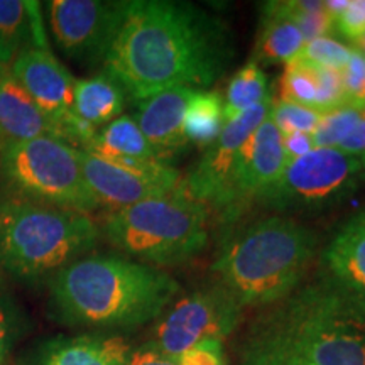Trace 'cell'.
Listing matches in <instances>:
<instances>
[{
    "label": "cell",
    "instance_id": "f35d334b",
    "mask_svg": "<svg viewBox=\"0 0 365 365\" xmlns=\"http://www.w3.org/2000/svg\"><path fill=\"white\" fill-rule=\"evenodd\" d=\"M242 365H294V364H242Z\"/></svg>",
    "mask_w": 365,
    "mask_h": 365
},
{
    "label": "cell",
    "instance_id": "603a6c76",
    "mask_svg": "<svg viewBox=\"0 0 365 365\" xmlns=\"http://www.w3.org/2000/svg\"><path fill=\"white\" fill-rule=\"evenodd\" d=\"M225 125L223 98L217 91H195L185 115V134L190 145L208 148Z\"/></svg>",
    "mask_w": 365,
    "mask_h": 365
},
{
    "label": "cell",
    "instance_id": "4fadbf2b",
    "mask_svg": "<svg viewBox=\"0 0 365 365\" xmlns=\"http://www.w3.org/2000/svg\"><path fill=\"white\" fill-rule=\"evenodd\" d=\"M272 95L239 117L225 122L215 140L208 145L200 161L181 178L180 188L195 202L205 205L210 213H215L225 196L239 164L242 149L254 130L271 113Z\"/></svg>",
    "mask_w": 365,
    "mask_h": 365
},
{
    "label": "cell",
    "instance_id": "cb8c5ba5",
    "mask_svg": "<svg viewBox=\"0 0 365 365\" xmlns=\"http://www.w3.org/2000/svg\"><path fill=\"white\" fill-rule=\"evenodd\" d=\"M269 95L267 76L255 61H249L232 76L223 98V117L225 122L239 117L261 103Z\"/></svg>",
    "mask_w": 365,
    "mask_h": 365
},
{
    "label": "cell",
    "instance_id": "4dcf8cb0",
    "mask_svg": "<svg viewBox=\"0 0 365 365\" xmlns=\"http://www.w3.org/2000/svg\"><path fill=\"white\" fill-rule=\"evenodd\" d=\"M333 29L346 41L357 44L365 38V0H346V6L333 21Z\"/></svg>",
    "mask_w": 365,
    "mask_h": 365
},
{
    "label": "cell",
    "instance_id": "d6986e66",
    "mask_svg": "<svg viewBox=\"0 0 365 365\" xmlns=\"http://www.w3.org/2000/svg\"><path fill=\"white\" fill-rule=\"evenodd\" d=\"M303 33L296 22L281 11L277 2L262 6V17L255 38L254 59L261 65H291L298 61L304 48Z\"/></svg>",
    "mask_w": 365,
    "mask_h": 365
},
{
    "label": "cell",
    "instance_id": "7a4b0ae2",
    "mask_svg": "<svg viewBox=\"0 0 365 365\" xmlns=\"http://www.w3.org/2000/svg\"><path fill=\"white\" fill-rule=\"evenodd\" d=\"M240 355L242 364L365 365V304L322 274L264 307Z\"/></svg>",
    "mask_w": 365,
    "mask_h": 365
},
{
    "label": "cell",
    "instance_id": "7402d4cb",
    "mask_svg": "<svg viewBox=\"0 0 365 365\" xmlns=\"http://www.w3.org/2000/svg\"><path fill=\"white\" fill-rule=\"evenodd\" d=\"M83 150L120 163L161 161L139 129L135 118L130 115H120L102 127Z\"/></svg>",
    "mask_w": 365,
    "mask_h": 365
},
{
    "label": "cell",
    "instance_id": "e0dca14e",
    "mask_svg": "<svg viewBox=\"0 0 365 365\" xmlns=\"http://www.w3.org/2000/svg\"><path fill=\"white\" fill-rule=\"evenodd\" d=\"M36 137L61 139V134L14 76L11 65H0V145Z\"/></svg>",
    "mask_w": 365,
    "mask_h": 365
},
{
    "label": "cell",
    "instance_id": "ffe728a7",
    "mask_svg": "<svg viewBox=\"0 0 365 365\" xmlns=\"http://www.w3.org/2000/svg\"><path fill=\"white\" fill-rule=\"evenodd\" d=\"M125 98L127 93L122 85L102 70L90 78L76 80L73 113L81 122L100 130L122 115Z\"/></svg>",
    "mask_w": 365,
    "mask_h": 365
},
{
    "label": "cell",
    "instance_id": "7c38bea8",
    "mask_svg": "<svg viewBox=\"0 0 365 365\" xmlns=\"http://www.w3.org/2000/svg\"><path fill=\"white\" fill-rule=\"evenodd\" d=\"M80 161L91 198L107 213L171 193L181 181L180 173L161 161H110L83 149H80Z\"/></svg>",
    "mask_w": 365,
    "mask_h": 365
},
{
    "label": "cell",
    "instance_id": "d6a6232c",
    "mask_svg": "<svg viewBox=\"0 0 365 365\" xmlns=\"http://www.w3.org/2000/svg\"><path fill=\"white\" fill-rule=\"evenodd\" d=\"M180 365H227L222 340H203L178 357Z\"/></svg>",
    "mask_w": 365,
    "mask_h": 365
},
{
    "label": "cell",
    "instance_id": "9c48e42d",
    "mask_svg": "<svg viewBox=\"0 0 365 365\" xmlns=\"http://www.w3.org/2000/svg\"><path fill=\"white\" fill-rule=\"evenodd\" d=\"M244 308L218 282L185 294L158 318L149 344L178 359L203 340H225L240 325Z\"/></svg>",
    "mask_w": 365,
    "mask_h": 365
},
{
    "label": "cell",
    "instance_id": "8fae6325",
    "mask_svg": "<svg viewBox=\"0 0 365 365\" xmlns=\"http://www.w3.org/2000/svg\"><path fill=\"white\" fill-rule=\"evenodd\" d=\"M11 70L36 105L58 125L61 139L85 149L98 130L73 113L76 78L54 58L51 49L43 46L22 49L12 61Z\"/></svg>",
    "mask_w": 365,
    "mask_h": 365
},
{
    "label": "cell",
    "instance_id": "9a60e30c",
    "mask_svg": "<svg viewBox=\"0 0 365 365\" xmlns=\"http://www.w3.org/2000/svg\"><path fill=\"white\" fill-rule=\"evenodd\" d=\"M193 93L188 88H170L137 102V125L163 163L170 164L190 148L185 115Z\"/></svg>",
    "mask_w": 365,
    "mask_h": 365
},
{
    "label": "cell",
    "instance_id": "f1b7e54d",
    "mask_svg": "<svg viewBox=\"0 0 365 365\" xmlns=\"http://www.w3.org/2000/svg\"><path fill=\"white\" fill-rule=\"evenodd\" d=\"M322 112L314 108L304 107V105L286 102V100H274L271 108V117L274 124L277 125L281 135L293 134V132H304L313 134L317 125L322 120Z\"/></svg>",
    "mask_w": 365,
    "mask_h": 365
},
{
    "label": "cell",
    "instance_id": "6da1fadb",
    "mask_svg": "<svg viewBox=\"0 0 365 365\" xmlns=\"http://www.w3.org/2000/svg\"><path fill=\"white\" fill-rule=\"evenodd\" d=\"M234 56V34L205 9L175 0H130L102 70L140 102L170 88L207 91Z\"/></svg>",
    "mask_w": 365,
    "mask_h": 365
},
{
    "label": "cell",
    "instance_id": "d590c367",
    "mask_svg": "<svg viewBox=\"0 0 365 365\" xmlns=\"http://www.w3.org/2000/svg\"><path fill=\"white\" fill-rule=\"evenodd\" d=\"M339 149L344 150V153H346V154H350V156H355V158H360L364 154V150H365V108H362V118H360V122L355 125V129L350 132V134L346 135L344 140H341Z\"/></svg>",
    "mask_w": 365,
    "mask_h": 365
},
{
    "label": "cell",
    "instance_id": "8992f818",
    "mask_svg": "<svg viewBox=\"0 0 365 365\" xmlns=\"http://www.w3.org/2000/svg\"><path fill=\"white\" fill-rule=\"evenodd\" d=\"M210 212L178 185L171 193L107 213L100 232L125 257L153 267L180 266L208 244Z\"/></svg>",
    "mask_w": 365,
    "mask_h": 365
},
{
    "label": "cell",
    "instance_id": "277c9868",
    "mask_svg": "<svg viewBox=\"0 0 365 365\" xmlns=\"http://www.w3.org/2000/svg\"><path fill=\"white\" fill-rule=\"evenodd\" d=\"M317 249L313 228L291 217L271 215L227 237L212 269L242 308L269 307L299 286Z\"/></svg>",
    "mask_w": 365,
    "mask_h": 365
},
{
    "label": "cell",
    "instance_id": "484cf974",
    "mask_svg": "<svg viewBox=\"0 0 365 365\" xmlns=\"http://www.w3.org/2000/svg\"><path fill=\"white\" fill-rule=\"evenodd\" d=\"M277 6L287 17L296 22L303 33L304 41L328 36L333 31V17L328 12L325 2H301V0H284Z\"/></svg>",
    "mask_w": 365,
    "mask_h": 365
},
{
    "label": "cell",
    "instance_id": "e575fe53",
    "mask_svg": "<svg viewBox=\"0 0 365 365\" xmlns=\"http://www.w3.org/2000/svg\"><path fill=\"white\" fill-rule=\"evenodd\" d=\"M282 148H284L286 161H293L304 154H308L309 150H313L317 145L313 143L312 134H304V132H293V134L282 135Z\"/></svg>",
    "mask_w": 365,
    "mask_h": 365
},
{
    "label": "cell",
    "instance_id": "ba28073f",
    "mask_svg": "<svg viewBox=\"0 0 365 365\" xmlns=\"http://www.w3.org/2000/svg\"><path fill=\"white\" fill-rule=\"evenodd\" d=\"M362 180L360 158L339 148H314L286 163L279 180L259 198L257 205L281 215H314L349 200Z\"/></svg>",
    "mask_w": 365,
    "mask_h": 365
},
{
    "label": "cell",
    "instance_id": "52a82bcc",
    "mask_svg": "<svg viewBox=\"0 0 365 365\" xmlns=\"http://www.w3.org/2000/svg\"><path fill=\"white\" fill-rule=\"evenodd\" d=\"M0 185L9 195L6 200L81 213L97 210L81 170L80 149L56 137L0 145Z\"/></svg>",
    "mask_w": 365,
    "mask_h": 365
},
{
    "label": "cell",
    "instance_id": "2e32d148",
    "mask_svg": "<svg viewBox=\"0 0 365 365\" xmlns=\"http://www.w3.org/2000/svg\"><path fill=\"white\" fill-rule=\"evenodd\" d=\"M130 341L113 333L54 336L31 354L27 365H127Z\"/></svg>",
    "mask_w": 365,
    "mask_h": 365
},
{
    "label": "cell",
    "instance_id": "74e56055",
    "mask_svg": "<svg viewBox=\"0 0 365 365\" xmlns=\"http://www.w3.org/2000/svg\"><path fill=\"white\" fill-rule=\"evenodd\" d=\"M360 164H362V180L365 182V150H364L362 156H360Z\"/></svg>",
    "mask_w": 365,
    "mask_h": 365
},
{
    "label": "cell",
    "instance_id": "4316f807",
    "mask_svg": "<svg viewBox=\"0 0 365 365\" xmlns=\"http://www.w3.org/2000/svg\"><path fill=\"white\" fill-rule=\"evenodd\" d=\"M362 118V107L344 105L323 113L322 120L313 130V143L317 148H339L341 140L355 129Z\"/></svg>",
    "mask_w": 365,
    "mask_h": 365
},
{
    "label": "cell",
    "instance_id": "30bf717a",
    "mask_svg": "<svg viewBox=\"0 0 365 365\" xmlns=\"http://www.w3.org/2000/svg\"><path fill=\"white\" fill-rule=\"evenodd\" d=\"M130 0H51L46 2L49 29L58 49L85 68L103 66Z\"/></svg>",
    "mask_w": 365,
    "mask_h": 365
},
{
    "label": "cell",
    "instance_id": "5bb4252c",
    "mask_svg": "<svg viewBox=\"0 0 365 365\" xmlns=\"http://www.w3.org/2000/svg\"><path fill=\"white\" fill-rule=\"evenodd\" d=\"M286 163L282 135L269 113L242 149L230 186L213 213L217 220L232 223L244 215L279 180Z\"/></svg>",
    "mask_w": 365,
    "mask_h": 365
},
{
    "label": "cell",
    "instance_id": "5b68a950",
    "mask_svg": "<svg viewBox=\"0 0 365 365\" xmlns=\"http://www.w3.org/2000/svg\"><path fill=\"white\" fill-rule=\"evenodd\" d=\"M100 237L90 213L19 200L0 202V269L19 279L54 276L86 257Z\"/></svg>",
    "mask_w": 365,
    "mask_h": 365
},
{
    "label": "cell",
    "instance_id": "44dd1931",
    "mask_svg": "<svg viewBox=\"0 0 365 365\" xmlns=\"http://www.w3.org/2000/svg\"><path fill=\"white\" fill-rule=\"evenodd\" d=\"M29 46L49 48L41 26L39 2L0 0V65H12Z\"/></svg>",
    "mask_w": 365,
    "mask_h": 365
},
{
    "label": "cell",
    "instance_id": "3957f363",
    "mask_svg": "<svg viewBox=\"0 0 365 365\" xmlns=\"http://www.w3.org/2000/svg\"><path fill=\"white\" fill-rule=\"evenodd\" d=\"M48 287L58 323L100 333L148 325L181 289L163 269L117 254L81 257L49 277Z\"/></svg>",
    "mask_w": 365,
    "mask_h": 365
},
{
    "label": "cell",
    "instance_id": "f546056e",
    "mask_svg": "<svg viewBox=\"0 0 365 365\" xmlns=\"http://www.w3.org/2000/svg\"><path fill=\"white\" fill-rule=\"evenodd\" d=\"M21 335V314L7 296H0V365H11L14 345Z\"/></svg>",
    "mask_w": 365,
    "mask_h": 365
},
{
    "label": "cell",
    "instance_id": "836d02e7",
    "mask_svg": "<svg viewBox=\"0 0 365 365\" xmlns=\"http://www.w3.org/2000/svg\"><path fill=\"white\" fill-rule=\"evenodd\" d=\"M127 365H180L178 359L163 354L156 346L148 344L140 345L139 349L132 350Z\"/></svg>",
    "mask_w": 365,
    "mask_h": 365
},
{
    "label": "cell",
    "instance_id": "ac0fdd59",
    "mask_svg": "<svg viewBox=\"0 0 365 365\" xmlns=\"http://www.w3.org/2000/svg\"><path fill=\"white\" fill-rule=\"evenodd\" d=\"M323 274L365 304V208L339 228L322 254Z\"/></svg>",
    "mask_w": 365,
    "mask_h": 365
},
{
    "label": "cell",
    "instance_id": "1f68e13d",
    "mask_svg": "<svg viewBox=\"0 0 365 365\" xmlns=\"http://www.w3.org/2000/svg\"><path fill=\"white\" fill-rule=\"evenodd\" d=\"M341 73L344 90L349 102L355 107H365V56L354 48L352 56Z\"/></svg>",
    "mask_w": 365,
    "mask_h": 365
},
{
    "label": "cell",
    "instance_id": "d4e9b609",
    "mask_svg": "<svg viewBox=\"0 0 365 365\" xmlns=\"http://www.w3.org/2000/svg\"><path fill=\"white\" fill-rule=\"evenodd\" d=\"M281 100L322 112V88L317 68L299 61L287 65L281 78Z\"/></svg>",
    "mask_w": 365,
    "mask_h": 365
},
{
    "label": "cell",
    "instance_id": "83f0119b",
    "mask_svg": "<svg viewBox=\"0 0 365 365\" xmlns=\"http://www.w3.org/2000/svg\"><path fill=\"white\" fill-rule=\"evenodd\" d=\"M352 51L354 48H349L340 41L333 39L330 36H322V38H314L304 43L303 53L298 61L308 66L323 68V70L341 71L352 56Z\"/></svg>",
    "mask_w": 365,
    "mask_h": 365
},
{
    "label": "cell",
    "instance_id": "8d00e7d4",
    "mask_svg": "<svg viewBox=\"0 0 365 365\" xmlns=\"http://www.w3.org/2000/svg\"><path fill=\"white\" fill-rule=\"evenodd\" d=\"M354 46H355V49H359V51L362 53L364 56H365V38H364V39H360L359 43H357V44H354Z\"/></svg>",
    "mask_w": 365,
    "mask_h": 365
}]
</instances>
